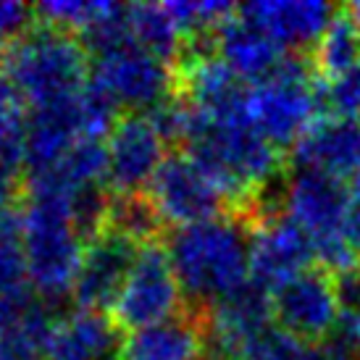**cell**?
Segmentation results:
<instances>
[{"label":"cell","mask_w":360,"mask_h":360,"mask_svg":"<svg viewBox=\"0 0 360 360\" xmlns=\"http://www.w3.org/2000/svg\"><path fill=\"white\" fill-rule=\"evenodd\" d=\"M179 140L187 155L200 163L226 192L229 202H250L279 171V148H274L255 127L248 110L229 116H208L181 101Z\"/></svg>","instance_id":"cell-1"},{"label":"cell","mask_w":360,"mask_h":360,"mask_svg":"<svg viewBox=\"0 0 360 360\" xmlns=\"http://www.w3.org/2000/svg\"><path fill=\"white\" fill-rule=\"evenodd\" d=\"M166 255L181 295L210 308L250 281V231L240 219L216 216L171 229Z\"/></svg>","instance_id":"cell-2"},{"label":"cell","mask_w":360,"mask_h":360,"mask_svg":"<svg viewBox=\"0 0 360 360\" xmlns=\"http://www.w3.org/2000/svg\"><path fill=\"white\" fill-rule=\"evenodd\" d=\"M21 245L32 292L42 302L69 297L87 245L69 202L27 192L21 208Z\"/></svg>","instance_id":"cell-3"},{"label":"cell","mask_w":360,"mask_h":360,"mask_svg":"<svg viewBox=\"0 0 360 360\" xmlns=\"http://www.w3.org/2000/svg\"><path fill=\"white\" fill-rule=\"evenodd\" d=\"M3 71L30 108L69 103L90 82L87 48L77 34L37 24L3 53Z\"/></svg>","instance_id":"cell-4"},{"label":"cell","mask_w":360,"mask_h":360,"mask_svg":"<svg viewBox=\"0 0 360 360\" xmlns=\"http://www.w3.org/2000/svg\"><path fill=\"white\" fill-rule=\"evenodd\" d=\"M316 74L302 56H287L274 74L248 87V116L274 148H295L321 119L323 90Z\"/></svg>","instance_id":"cell-5"},{"label":"cell","mask_w":360,"mask_h":360,"mask_svg":"<svg viewBox=\"0 0 360 360\" xmlns=\"http://www.w3.org/2000/svg\"><path fill=\"white\" fill-rule=\"evenodd\" d=\"M350 184L323 176L319 171L295 169L281 192V213L292 219L313 245L323 269L337 276L358 271L342 240V216Z\"/></svg>","instance_id":"cell-6"},{"label":"cell","mask_w":360,"mask_h":360,"mask_svg":"<svg viewBox=\"0 0 360 360\" xmlns=\"http://www.w3.org/2000/svg\"><path fill=\"white\" fill-rule=\"evenodd\" d=\"M90 82L105 92L116 108L131 113L155 110L174 98V71L169 60L142 51L127 37L92 53Z\"/></svg>","instance_id":"cell-7"},{"label":"cell","mask_w":360,"mask_h":360,"mask_svg":"<svg viewBox=\"0 0 360 360\" xmlns=\"http://www.w3.org/2000/svg\"><path fill=\"white\" fill-rule=\"evenodd\" d=\"M145 200L163 224L190 226L224 216L226 192L198 160L187 153H169L145 190Z\"/></svg>","instance_id":"cell-8"},{"label":"cell","mask_w":360,"mask_h":360,"mask_svg":"<svg viewBox=\"0 0 360 360\" xmlns=\"http://www.w3.org/2000/svg\"><path fill=\"white\" fill-rule=\"evenodd\" d=\"M181 300L184 295L166 250L155 242H148L137 252V260L116 302L110 305V313L119 329L134 331L179 316Z\"/></svg>","instance_id":"cell-9"},{"label":"cell","mask_w":360,"mask_h":360,"mask_svg":"<svg viewBox=\"0 0 360 360\" xmlns=\"http://www.w3.org/2000/svg\"><path fill=\"white\" fill-rule=\"evenodd\" d=\"M276 329L302 342H326L342 313L340 284L326 269H305L271 292Z\"/></svg>","instance_id":"cell-10"},{"label":"cell","mask_w":360,"mask_h":360,"mask_svg":"<svg viewBox=\"0 0 360 360\" xmlns=\"http://www.w3.org/2000/svg\"><path fill=\"white\" fill-rule=\"evenodd\" d=\"M166 137L148 113L121 116L105 137V181L119 198H140L166 160Z\"/></svg>","instance_id":"cell-11"},{"label":"cell","mask_w":360,"mask_h":360,"mask_svg":"<svg viewBox=\"0 0 360 360\" xmlns=\"http://www.w3.org/2000/svg\"><path fill=\"white\" fill-rule=\"evenodd\" d=\"M316 258L305 231L281 210H271L250 226V281L271 292L310 269Z\"/></svg>","instance_id":"cell-12"},{"label":"cell","mask_w":360,"mask_h":360,"mask_svg":"<svg viewBox=\"0 0 360 360\" xmlns=\"http://www.w3.org/2000/svg\"><path fill=\"white\" fill-rule=\"evenodd\" d=\"M140 248L142 242L131 240L113 226H105L95 237H90L84 245L77 284L71 292L77 300V308L101 310V313L110 308L129 276Z\"/></svg>","instance_id":"cell-13"},{"label":"cell","mask_w":360,"mask_h":360,"mask_svg":"<svg viewBox=\"0 0 360 360\" xmlns=\"http://www.w3.org/2000/svg\"><path fill=\"white\" fill-rule=\"evenodd\" d=\"M274 326L271 295L248 281L224 300L213 302L205 321V352L213 360H231L242 347Z\"/></svg>","instance_id":"cell-14"},{"label":"cell","mask_w":360,"mask_h":360,"mask_svg":"<svg viewBox=\"0 0 360 360\" xmlns=\"http://www.w3.org/2000/svg\"><path fill=\"white\" fill-rule=\"evenodd\" d=\"M237 11L290 56L316 48L337 16V8L323 0H258Z\"/></svg>","instance_id":"cell-15"},{"label":"cell","mask_w":360,"mask_h":360,"mask_svg":"<svg viewBox=\"0 0 360 360\" xmlns=\"http://www.w3.org/2000/svg\"><path fill=\"white\" fill-rule=\"evenodd\" d=\"M295 169L355 184L360 181V119L323 116L295 145Z\"/></svg>","instance_id":"cell-16"},{"label":"cell","mask_w":360,"mask_h":360,"mask_svg":"<svg viewBox=\"0 0 360 360\" xmlns=\"http://www.w3.org/2000/svg\"><path fill=\"white\" fill-rule=\"evenodd\" d=\"M210 53L245 84L266 79L269 74L279 69L281 60L290 56L281 51L266 32H260L255 24L240 16V11H234L229 19L213 32V51Z\"/></svg>","instance_id":"cell-17"},{"label":"cell","mask_w":360,"mask_h":360,"mask_svg":"<svg viewBox=\"0 0 360 360\" xmlns=\"http://www.w3.org/2000/svg\"><path fill=\"white\" fill-rule=\"evenodd\" d=\"M119 326L101 310L74 308L53 319L45 358L48 360H110L119 352Z\"/></svg>","instance_id":"cell-18"},{"label":"cell","mask_w":360,"mask_h":360,"mask_svg":"<svg viewBox=\"0 0 360 360\" xmlns=\"http://www.w3.org/2000/svg\"><path fill=\"white\" fill-rule=\"evenodd\" d=\"M202 355L205 331L181 313L145 329L127 331L116 352L119 360H202Z\"/></svg>","instance_id":"cell-19"},{"label":"cell","mask_w":360,"mask_h":360,"mask_svg":"<svg viewBox=\"0 0 360 360\" xmlns=\"http://www.w3.org/2000/svg\"><path fill=\"white\" fill-rule=\"evenodd\" d=\"M127 34L142 51L163 60L179 58L184 51V34L174 24L163 3H137L127 6Z\"/></svg>","instance_id":"cell-20"},{"label":"cell","mask_w":360,"mask_h":360,"mask_svg":"<svg viewBox=\"0 0 360 360\" xmlns=\"http://www.w3.org/2000/svg\"><path fill=\"white\" fill-rule=\"evenodd\" d=\"M32 11L40 16V24L77 34L82 40L90 32L101 30L103 24L116 19L124 6L108 3V0H51V3L34 6Z\"/></svg>","instance_id":"cell-21"},{"label":"cell","mask_w":360,"mask_h":360,"mask_svg":"<svg viewBox=\"0 0 360 360\" xmlns=\"http://www.w3.org/2000/svg\"><path fill=\"white\" fill-rule=\"evenodd\" d=\"M30 127V103L19 87L0 69V163L19 166L24 160V142Z\"/></svg>","instance_id":"cell-22"},{"label":"cell","mask_w":360,"mask_h":360,"mask_svg":"<svg viewBox=\"0 0 360 360\" xmlns=\"http://www.w3.org/2000/svg\"><path fill=\"white\" fill-rule=\"evenodd\" d=\"M231 360H350L329 342H302L281 329L263 331Z\"/></svg>","instance_id":"cell-23"},{"label":"cell","mask_w":360,"mask_h":360,"mask_svg":"<svg viewBox=\"0 0 360 360\" xmlns=\"http://www.w3.org/2000/svg\"><path fill=\"white\" fill-rule=\"evenodd\" d=\"M360 60V34L345 11H337L329 30L323 32L319 45L313 48V66L326 79L337 77L342 71L352 69Z\"/></svg>","instance_id":"cell-24"},{"label":"cell","mask_w":360,"mask_h":360,"mask_svg":"<svg viewBox=\"0 0 360 360\" xmlns=\"http://www.w3.org/2000/svg\"><path fill=\"white\" fill-rule=\"evenodd\" d=\"M53 319L48 316V305L37 302L27 319L0 331V360H48L45 342Z\"/></svg>","instance_id":"cell-25"},{"label":"cell","mask_w":360,"mask_h":360,"mask_svg":"<svg viewBox=\"0 0 360 360\" xmlns=\"http://www.w3.org/2000/svg\"><path fill=\"white\" fill-rule=\"evenodd\" d=\"M32 290L27 281L24 245H21V210H0V297Z\"/></svg>","instance_id":"cell-26"},{"label":"cell","mask_w":360,"mask_h":360,"mask_svg":"<svg viewBox=\"0 0 360 360\" xmlns=\"http://www.w3.org/2000/svg\"><path fill=\"white\" fill-rule=\"evenodd\" d=\"M174 24L187 37H198V34H208L216 32L237 11L231 3H221V0H171L163 3Z\"/></svg>","instance_id":"cell-27"},{"label":"cell","mask_w":360,"mask_h":360,"mask_svg":"<svg viewBox=\"0 0 360 360\" xmlns=\"http://www.w3.org/2000/svg\"><path fill=\"white\" fill-rule=\"evenodd\" d=\"M323 103L329 105L331 116L360 119V60L352 69L342 71L326 82Z\"/></svg>","instance_id":"cell-28"},{"label":"cell","mask_w":360,"mask_h":360,"mask_svg":"<svg viewBox=\"0 0 360 360\" xmlns=\"http://www.w3.org/2000/svg\"><path fill=\"white\" fill-rule=\"evenodd\" d=\"M32 13L34 11L30 6H24V3L0 0V56L8 51L24 32L30 30Z\"/></svg>","instance_id":"cell-29"},{"label":"cell","mask_w":360,"mask_h":360,"mask_svg":"<svg viewBox=\"0 0 360 360\" xmlns=\"http://www.w3.org/2000/svg\"><path fill=\"white\" fill-rule=\"evenodd\" d=\"M342 240L355 269H360V181L350 184V192H347V205L342 216Z\"/></svg>","instance_id":"cell-30"},{"label":"cell","mask_w":360,"mask_h":360,"mask_svg":"<svg viewBox=\"0 0 360 360\" xmlns=\"http://www.w3.org/2000/svg\"><path fill=\"white\" fill-rule=\"evenodd\" d=\"M16 192H19L16 169H11V166H6V163H0V210L13 208Z\"/></svg>","instance_id":"cell-31"},{"label":"cell","mask_w":360,"mask_h":360,"mask_svg":"<svg viewBox=\"0 0 360 360\" xmlns=\"http://www.w3.org/2000/svg\"><path fill=\"white\" fill-rule=\"evenodd\" d=\"M345 16L352 21V27L358 30V34H360V0L358 3H350L347 8H345Z\"/></svg>","instance_id":"cell-32"},{"label":"cell","mask_w":360,"mask_h":360,"mask_svg":"<svg viewBox=\"0 0 360 360\" xmlns=\"http://www.w3.org/2000/svg\"><path fill=\"white\" fill-rule=\"evenodd\" d=\"M358 360H360V352H358Z\"/></svg>","instance_id":"cell-33"}]
</instances>
